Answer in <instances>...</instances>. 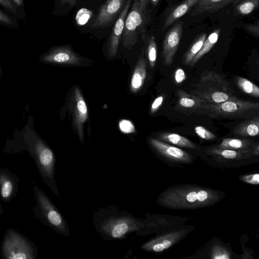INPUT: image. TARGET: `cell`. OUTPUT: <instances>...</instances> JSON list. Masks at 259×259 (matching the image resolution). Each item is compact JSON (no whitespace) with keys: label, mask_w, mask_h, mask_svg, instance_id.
<instances>
[{"label":"cell","mask_w":259,"mask_h":259,"mask_svg":"<svg viewBox=\"0 0 259 259\" xmlns=\"http://www.w3.org/2000/svg\"><path fill=\"white\" fill-rule=\"evenodd\" d=\"M144 220L116 208L100 209L94 215V225L100 236L106 240H121L132 234H140L145 226Z\"/></svg>","instance_id":"obj_1"},{"label":"cell","mask_w":259,"mask_h":259,"mask_svg":"<svg viewBox=\"0 0 259 259\" xmlns=\"http://www.w3.org/2000/svg\"><path fill=\"white\" fill-rule=\"evenodd\" d=\"M218 192L193 186H177L163 192L158 197L159 204L172 209H194L210 206L219 201Z\"/></svg>","instance_id":"obj_2"},{"label":"cell","mask_w":259,"mask_h":259,"mask_svg":"<svg viewBox=\"0 0 259 259\" xmlns=\"http://www.w3.org/2000/svg\"><path fill=\"white\" fill-rule=\"evenodd\" d=\"M190 94L210 104H218L237 98L229 82L223 75L212 71H204L195 88Z\"/></svg>","instance_id":"obj_3"},{"label":"cell","mask_w":259,"mask_h":259,"mask_svg":"<svg viewBox=\"0 0 259 259\" xmlns=\"http://www.w3.org/2000/svg\"><path fill=\"white\" fill-rule=\"evenodd\" d=\"M150 0H134L127 14L122 35L121 44L130 49L138 41L140 35L144 36L146 26L150 20L148 9Z\"/></svg>","instance_id":"obj_4"},{"label":"cell","mask_w":259,"mask_h":259,"mask_svg":"<svg viewBox=\"0 0 259 259\" xmlns=\"http://www.w3.org/2000/svg\"><path fill=\"white\" fill-rule=\"evenodd\" d=\"M258 109V102L237 98L218 104L208 103L205 107V114L209 118L218 120L251 117Z\"/></svg>","instance_id":"obj_5"},{"label":"cell","mask_w":259,"mask_h":259,"mask_svg":"<svg viewBox=\"0 0 259 259\" xmlns=\"http://www.w3.org/2000/svg\"><path fill=\"white\" fill-rule=\"evenodd\" d=\"M35 192L43 218L47 225L60 235L69 236V228L63 214L43 192L37 188Z\"/></svg>","instance_id":"obj_6"},{"label":"cell","mask_w":259,"mask_h":259,"mask_svg":"<svg viewBox=\"0 0 259 259\" xmlns=\"http://www.w3.org/2000/svg\"><path fill=\"white\" fill-rule=\"evenodd\" d=\"M4 256L9 259L33 258V249L28 242L14 232L6 236L3 244Z\"/></svg>","instance_id":"obj_7"},{"label":"cell","mask_w":259,"mask_h":259,"mask_svg":"<svg viewBox=\"0 0 259 259\" xmlns=\"http://www.w3.org/2000/svg\"><path fill=\"white\" fill-rule=\"evenodd\" d=\"M149 145L154 152L166 161L176 163H190L193 157L190 153L156 138L148 140Z\"/></svg>","instance_id":"obj_8"},{"label":"cell","mask_w":259,"mask_h":259,"mask_svg":"<svg viewBox=\"0 0 259 259\" xmlns=\"http://www.w3.org/2000/svg\"><path fill=\"white\" fill-rule=\"evenodd\" d=\"M69 108L72 115V121L75 131L80 142H84V124L88 118V111L85 102L80 90L74 88L70 99Z\"/></svg>","instance_id":"obj_9"},{"label":"cell","mask_w":259,"mask_h":259,"mask_svg":"<svg viewBox=\"0 0 259 259\" xmlns=\"http://www.w3.org/2000/svg\"><path fill=\"white\" fill-rule=\"evenodd\" d=\"M177 101L174 109L189 116L205 114V100L182 90H176Z\"/></svg>","instance_id":"obj_10"},{"label":"cell","mask_w":259,"mask_h":259,"mask_svg":"<svg viewBox=\"0 0 259 259\" xmlns=\"http://www.w3.org/2000/svg\"><path fill=\"white\" fill-rule=\"evenodd\" d=\"M126 0H107L100 8L92 23L93 28H104L109 26L118 16Z\"/></svg>","instance_id":"obj_11"},{"label":"cell","mask_w":259,"mask_h":259,"mask_svg":"<svg viewBox=\"0 0 259 259\" xmlns=\"http://www.w3.org/2000/svg\"><path fill=\"white\" fill-rule=\"evenodd\" d=\"M41 60L47 63L80 65L82 59L68 46L55 47L44 54Z\"/></svg>","instance_id":"obj_12"},{"label":"cell","mask_w":259,"mask_h":259,"mask_svg":"<svg viewBox=\"0 0 259 259\" xmlns=\"http://www.w3.org/2000/svg\"><path fill=\"white\" fill-rule=\"evenodd\" d=\"M183 26V24L181 22L176 24L168 31L164 37L162 57L165 65L170 66L172 64L182 38Z\"/></svg>","instance_id":"obj_13"},{"label":"cell","mask_w":259,"mask_h":259,"mask_svg":"<svg viewBox=\"0 0 259 259\" xmlns=\"http://www.w3.org/2000/svg\"><path fill=\"white\" fill-rule=\"evenodd\" d=\"M185 233V230H180L156 237L143 243L141 248L143 250L148 252L163 251L177 242Z\"/></svg>","instance_id":"obj_14"},{"label":"cell","mask_w":259,"mask_h":259,"mask_svg":"<svg viewBox=\"0 0 259 259\" xmlns=\"http://www.w3.org/2000/svg\"><path fill=\"white\" fill-rule=\"evenodd\" d=\"M132 2V0H126L111 33L108 43V53L111 57L114 56L117 52L124 29L125 19Z\"/></svg>","instance_id":"obj_15"},{"label":"cell","mask_w":259,"mask_h":259,"mask_svg":"<svg viewBox=\"0 0 259 259\" xmlns=\"http://www.w3.org/2000/svg\"><path fill=\"white\" fill-rule=\"evenodd\" d=\"M206 153L217 160H239L249 158L254 155L253 153L228 149H221L215 146L207 149Z\"/></svg>","instance_id":"obj_16"},{"label":"cell","mask_w":259,"mask_h":259,"mask_svg":"<svg viewBox=\"0 0 259 259\" xmlns=\"http://www.w3.org/2000/svg\"><path fill=\"white\" fill-rule=\"evenodd\" d=\"M239 0H199L192 10L191 15L195 16L206 12L218 11Z\"/></svg>","instance_id":"obj_17"},{"label":"cell","mask_w":259,"mask_h":259,"mask_svg":"<svg viewBox=\"0 0 259 259\" xmlns=\"http://www.w3.org/2000/svg\"><path fill=\"white\" fill-rule=\"evenodd\" d=\"M147 61L142 51L131 78L130 89L132 92H138L143 87L147 75Z\"/></svg>","instance_id":"obj_18"},{"label":"cell","mask_w":259,"mask_h":259,"mask_svg":"<svg viewBox=\"0 0 259 259\" xmlns=\"http://www.w3.org/2000/svg\"><path fill=\"white\" fill-rule=\"evenodd\" d=\"M156 139L181 148L200 150V148L188 138L178 134L163 132L156 136Z\"/></svg>","instance_id":"obj_19"},{"label":"cell","mask_w":259,"mask_h":259,"mask_svg":"<svg viewBox=\"0 0 259 259\" xmlns=\"http://www.w3.org/2000/svg\"><path fill=\"white\" fill-rule=\"evenodd\" d=\"M259 118L254 116L248 120L243 121L236 126L233 130V133L241 137H255L258 135Z\"/></svg>","instance_id":"obj_20"},{"label":"cell","mask_w":259,"mask_h":259,"mask_svg":"<svg viewBox=\"0 0 259 259\" xmlns=\"http://www.w3.org/2000/svg\"><path fill=\"white\" fill-rule=\"evenodd\" d=\"M255 146V144L248 139L224 138L220 144L215 147L221 149L251 152L253 154Z\"/></svg>","instance_id":"obj_21"},{"label":"cell","mask_w":259,"mask_h":259,"mask_svg":"<svg viewBox=\"0 0 259 259\" xmlns=\"http://www.w3.org/2000/svg\"><path fill=\"white\" fill-rule=\"evenodd\" d=\"M199 0H184L167 17L164 23L162 31L171 25L174 22L187 13Z\"/></svg>","instance_id":"obj_22"},{"label":"cell","mask_w":259,"mask_h":259,"mask_svg":"<svg viewBox=\"0 0 259 259\" xmlns=\"http://www.w3.org/2000/svg\"><path fill=\"white\" fill-rule=\"evenodd\" d=\"M220 30V28L216 29L206 38L199 51L190 62L189 65L190 67L194 66L202 56L212 49L218 40Z\"/></svg>","instance_id":"obj_23"},{"label":"cell","mask_w":259,"mask_h":259,"mask_svg":"<svg viewBox=\"0 0 259 259\" xmlns=\"http://www.w3.org/2000/svg\"><path fill=\"white\" fill-rule=\"evenodd\" d=\"M234 82L238 88L243 93L255 98L259 97V88L249 80L236 76Z\"/></svg>","instance_id":"obj_24"},{"label":"cell","mask_w":259,"mask_h":259,"mask_svg":"<svg viewBox=\"0 0 259 259\" xmlns=\"http://www.w3.org/2000/svg\"><path fill=\"white\" fill-rule=\"evenodd\" d=\"M206 38L205 33L201 34L196 38L183 56L182 61L184 65H189L190 62L200 50Z\"/></svg>","instance_id":"obj_25"},{"label":"cell","mask_w":259,"mask_h":259,"mask_svg":"<svg viewBox=\"0 0 259 259\" xmlns=\"http://www.w3.org/2000/svg\"><path fill=\"white\" fill-rule=\"evenodd\" d=\"M145 41L146 47V53L150 66L154 67L157 59V45L155 37L150 35L148 37L145 35L142 37Z\"/></svg>","instance_id":"obj_26"},{"label":"cell","mask_w":259,"mask_h":259,"mask_svg":"<svg viewBox=\"0 0 259 259\" xmlns=\"http://www.w3.org/2000/svg\"><path fill=\"white\" fill-rule=\"evenodd\" d=\"M0 6L18 20H26L25 11L16 7L11 0H0Z\"/></svg>","instance_id":"obj_27"},{"label":"cell","mask_w":259,"mask_h":259,"mask_svg":"<svg viewBox=\"0 0 259 259\" xmlns=\"http://www.w3.org/2000/svg\"><path fill=\"white\" fill-rule=\"evenodd\" d=\"M259 5V0H243L235 8L236 11L240 15H247L251 13Z\"/></svg>","instance_id":"obj_28"},{"label":"cell","mask_w":259,"mask_h":259,"mask_svg":"<svg viewBox=\"0 0 259 259\" xmlns=\"http://www.w3.org/2000/svg\"><path fill=\"white\" fill-rule=\"evenodd\" d=\"M0 26L14 29L19 26L18 20L4 10L0 8Z\"/></svg>","instance_id":"obj_29"},{"label":"cell","mask_w":259,"mask_h":259,"mask_svg":"<svg viewBox=\"0 0 259 259\" xmlns=\"http://www.w3.org/2000/svg\"><path fill=\"white\" fill-rule=\"evenodd\" d=\"M93 12L92 11L82 8L79 9L75 16V21L76 24L79 26L85 25L92 17Z\"/></svg>","instance_id":"obj_30"},{"label":"cell","mask_w":259,"mask_h":259,"mask_svg":"<svg viewBox=\"0 0 259 259\" xmlns=\"http://www.w3.org/2000/svg\"><path fill=\"white\" fill-rule=\"evenodd\" d=\"M13 191V184L7 178L1 179V193L4 198H9Z\"/></svg>","instance_id":"obj_31"},{"label":"cell","mask_w":259,"mask_h":259,"mask_svg":"<svg viewBox=\"0 0 259 259\" xmlns=\"http://www.w3.org/2000/svg\"><path fill=\"white\" fill-rule=\"evenodd\" d=\"M211 258L213 259H230V253L225 248L220 246L213 247L211 253Z\"/></svg>","instance_id":"obj_32"},{"label":"cell","mask_w":259,"mask_h":259,"mask_svg":"<svg viewBox=\"0 0 259 259\" xmlns=\"http://www.w3.org/2000/svg\"><path fill=\"white\" fill-rule=\"evenodd\" d=\"M194 131L198 136L205 140H213L216 138L215 135L203 126H196Z\"/></svg>","instance_id":"obj_33"},{"label":"cell","mask_w":259,"mask_h":259,"mask_svg":"<svg viewBox=\"0 0 259 259\" xmlns=\"http://www.w3.org/2000/svg\"><path fill=\"white\" fill-rule=\"evenodd\" d=\"M120 130L124 133L135 132V128L132 122L130 120L122 119L119 122Z\"/></svg>","instance_id":"obj_34"},{"label":"cell","mask_w":259,"mask_h":259,"mask_svg":"<svg viewBox=\"0 0 259 259\" xmlns=\"http://www.w3.org/2000/svg\"><path fill=\"white\" fill-rule=\"evenodd\" d=\"M239 179L250 184L258 185L259 183V174L258 173L244 175Z\"/></svg>","instance_id":"obj_35"},{"label":"cell","mask_w":259,"mask_h":259,"mask_svg":"<svg viewBox=\"0 0 259 259\" xmlns=\"http://www.w3.org/2000/svg\"><path fill=\"white\" fill-rule=\"evenodd\" d=\"M186 79V74L184 70L179 68L177 69L174 73V80L177 84L182 83Z\"/></svg>","instance_id":"obj_36"},{"label":"cell","mask_w":259,"mask_h":259,"mask_svg":"<svg viewBox=\"0 0 259 259\" xmlns=\"http://www.w3.org/2000/svg\"><path fill=\"white\" fill-rule=\"evenodd\" d=\"M164 100V97L162 95L157 97L153 102L151 105V114L155 113L161 107Z\"/></svg>","instance_id":"obj_37"},{"label":"cell","mask_w":259,"mask_h":259,"mask_svg":"<svg viewBox=\"0 0 259 259\" xmlns=\"http://www.w3.org/2000/svg\"><path fill=\"white\" fill-rule=\"evenodd\" d=\"M244 28L249 33L258 37L259 35L258 23L246 25Z\"/></svg>","instance_id":"obj_38"},{"label":"cell","mask_w":259,"mask_h":259,"mask_svg":"<svg viewBox=\"0 0 259 259\" xmlns=\"http://www.w3.org/2000/svg\"><path fill=\"white\" fill-rule=\"evenodd\" d=\"M20 9L25 11L24 0H11Z\"/></svg>","instance_id":"obj_39"},{"label":"cell","mask_w":259,"mask_h":259,"mask_svg":"<svg viewBox=\"0 0 259 259\" xmlns=\"http://www.w3.org/2000/svg\"><path fill=\"white\" fill-rule=\"evenodd\" d=\"M76 0H61V4L62 5L67 4L69 6H73L76 4Z\"/></svg>","instance_id":"obj_40"},{"label":"cell","mask_w":259,"mask_h":259,"mask_svg":"<svg viewBox=\"0 0 259 259\" xmlns=\"http://www.w3.org/2000/svg\"><path fill=\"white\" fill-rule=\"evenodd\" d=\"M153 5H156L159 0H150Z\"/></svg>","instance_id":"obj_41"}]
</instances>
